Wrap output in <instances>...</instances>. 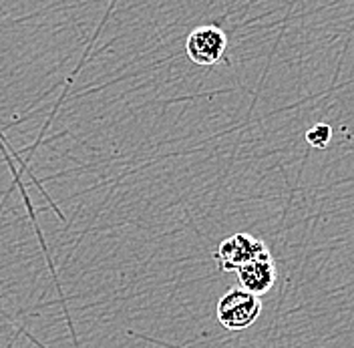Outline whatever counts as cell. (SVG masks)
I'll use <instances>...</instances> for the list:
<instances>
[{"label":"cell","mask_w":354,"mask_h":348,"mask_svg":"<svg viewBox=\"0 0 354 348\" xmlns=\"http://www.w3.org/2000/svg\"><path fill=\"white\" fill-rule=\"evenodd\" d=\"M262 312V300L260 296L240 288H232L230 292H225L218 302V320L225 330L230 332H238L250 328L260 316Z\"/></svg>","instance_id":"cell-1"},{"label":"cell","mask_w":354,"mask_h":348,"mask_svg":"<svg viewBox=\"0 0 354 348\" xmlns=\"http://www.w3.org/2000/svg\"><path fill=\"white\" fill-rule=\"evenodd\" d=\"M268 254V248L262 239L250 234H234L220 244L214 260L223 272H238L242 266Z\"/></svg>","instance_id":"cell-2"},{"label":"cell","mask_w":354,"mask_h":348,"mask_svg":"<svg viewBox=\"0 0 354 348\" xmlns=\"http://www.w3.org/2000/svg\"><path fill=\"white\" fill-rule=\"evenodd\" d=\"M227 48V37L220 26L207 24L199 26L189 33L185 41V53L187 57L201 66H212L220 63L223 53Z\"/></svg>","instance_id":"cell-3"},{"label":"cell","mask_w":354,"mask_h":348,"mask_svg":"<svg viewBox=\"0 0 354 348\" xmlns=\"http://www.w3.org/2000/svg\"><path fill=\"white\" fill-rule=\"evenodd\" d=\"M236 274H238V280L242 284L243 290H248L256 296H264L266 292H270L274 288L278 272H276V264H274L272 254L268 252L264 256L242 266Z\"/></svg>","instance_id":"cell-4"},{"label":"cell","mask_w":354,"mask_h":348,"mask_svg":"<svg viewBox=\"0 0 354 348\" xmlns=\"http://www.w3.org/2000/svg\"><path fill=\"white\" fill-rule=\"evenodd\" d=\"M330 135H332V129L328 127V125L318 123V125H314V127L306 133V141H308L312 147L322 149V147H326V145L330 143Z\"/></svg>","instance_id":"cell-5"}]
</instances>
